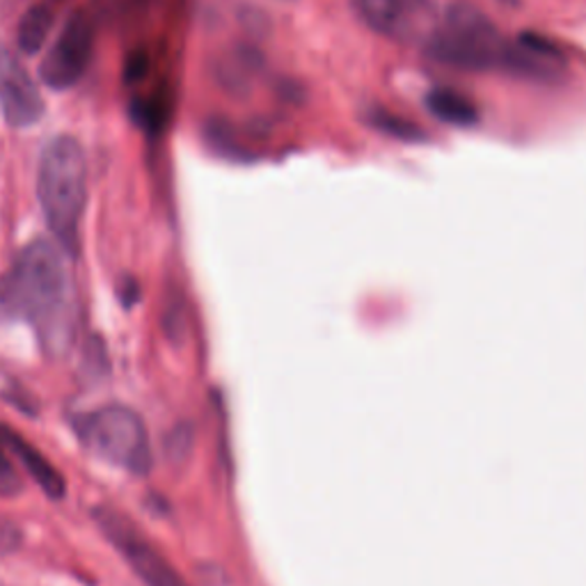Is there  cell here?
Segmentation results:
<instances>
[{
	"label": "cell",
	"instance_id": "obj_1",
	"mask_svg": "<svg viewBox=\"0 0 586 586\" xmlns=\"http://www.w3.org/2000/svg\"><path fill=\"white\" fill-rule=\"evenodd\" d=\"M64 254L58 243L37 239L0 282L3 303L32 323L51 355L67 353L73 337V284Z\"/></svg>",
	"mask_w": 586,
	"mask_h": 586
},
{
	"label": "cell",
	"instance_id": "obj_2",
	"mask_svg": "<svg viewBox=\"0 0 586 586\" xmlns=\"http://www.w3.org/2000/svg\"><path fill=\"white\" fill-rule=\"evenodd\" d=\"M37 198L55 243L73 256L88 204V159L77 138L55 135L44 144L37 165Z\"/></svg>",
	"mask_w": 586,
	"mask_h": 586
},
{
	"label": "cell",
	"instance_id": "obj_3",
	"mask_svg": "<svg viewBox=\"0 0 586 586\" xmlns=\"http://www.w3.org/2000/svg\"><path fill=\"white\" fill-rule=\"evenodd\" d=\"M508 40L495 23L469 6H452L426 40V55L461 71H491L504 67Z\"/></svg>",
	"mask_w": 586,
	"mask_h": 586
},
{
	"label": "cell",
	"instance_id": "obj_4",
	"mask_svg": "<svg viewBox=\"0 0 586 586\" xmlns=\"http://www.w3.org/2000/svg\"><path fill=\"white\" fill-rule=\"evenodd\" d=\"M77 433L92 456L110 465L138 476L146 474L152 467V449L144 422L138 413L120 406V403L97 408L79 420Z\"/></svg>",
	"mask_w": 586,
	"mask_h": 586
},
{
	"label": "cell",
	"instance_id": "obj_5",
	"mask_svg": "<svg viewBox=\"0 0 586 586\" xmlns=\"http://www.w3.org/2000/svg\"><path fill=\"white\" fill-rule=\"evenodd\" d=\"M94 521L146 586H189L159 549L115 508H97Z\"/></svg>",
	"mask_w": 586,
	"mask_h": 586
},
{
	"label": "cell",
	"instance_id": "obj_6",
	"mask_svg": "<svg viewBox=\"0 0 586 586\" xmlns=\"http://www.w3.org/2000/svg\"><path fill=\"white\" fill-rule=\"evenodd\" d=\"M94 49L92 19L83 12H73L60 30L55 44L49 49L40 64V79L51 90L64 92L77 85L90 67Z\"/></svg>",
	"mask_w": 586,
	"mask_h": 586
},
{
	"label": "cell",
	"instance_id": "obj_7",
	"mask_svg": "<svg viewBox=\"0 0 586 586\" xmlns=\"http://www.w3.org/2000/svg\"><path fill=\"white\" fill-rule=\"evenodd\" d=\"M44 97L14 51L0 47V113L12 129H30L44 118Z\"/></svg>",
	"mask_w": 586,
	"mask_h": 586
},
{
	"label": "cell",
	"instance_id": "obj_8",
	"mask_svg": "<svg viewBox=\"0 0 586 586\" xmlns=\"http://www.w3.org/2000/svg\"><path fill=\"white\" fill-rule=\"evenodd\" d=\"M564 53L557 42L538 32H521L516 42H508L502 71L525 81H557L564 69Z\"/></svg>",
	"mask_w": 586,
	"mask_h": 586
},
{
	"label": "cell",
	"instance_id": "obj_9",
	"mask_svg": "<svg viewBox=\"0 0 586 586\" xmlns=\"http://www.w3.org/2000/svg\"><path fill=\"white\" fill-rule=\"evenodd\" d=\"M0 435H3L8 449L21 461V465L37 482V486L47 493V497L62 499L67 484H64V476L51 465V461L40 449H34L32 445H28L26 440L21 435H17L12 428L0 426Z\"/></svg>",
	"mask_w": 586,
	"mask_h": 586
},
{
	"label": "cell",
	"instance_id": "obj_10",
	"mask_svg": "<svg viewBox=\"0 0 586 586\" xmlns=\"http://www.w3.org/2000/svg\"><path fill=\"white\" fill-rule=\"evenodd\" d=\"M353 6L364 26L390 40L406 34L415 14L408 0H353Z\"/></svg>",
	"mask_w": 586,
	"mask_h": 586
},
{
	"label": "cell",
	"instance_id": "obj_11",
	"mask_svg": "<svg viewBox=\"0 0 586 586\" xmlns=\"http://www.w3.org/2000/svg\"><path fill=\"white\" fill-rule=\"evenodd\" d=\"M426 110L440 124L454 129H474L479 124V110L474 101L452 88H433L426 99Z\"/></svg>",
	"mask_w": 586,
	"mask_h": 586
},
{
	"label": "cell",
	"instance_id": "obj_12",
	"mask_svg": "<svg viewBox=\"0 0 586 586\" xmlns=\"http://www.w3.org/2000/svg\"><path fill=\"white\" fill-rule=\"evenodd\" d=\"M262 55L252 47H239L225 60H220L218 81L228 92L245 94L250 90L252 77L262 69Z\"/></svg>",
	"mask_w": 586,
	"mask_h": 586
},
{
	"label": "cell",
	"instance_id": "obj_13",
	"mask_svg": "<svg viewBox=\"0 0 586 586\" xmlns=\"http://www.w3.org/2000/svg\"><path fill=\"white\" fill-rule=\"evenodd\" d=\"M55 23V12L49 3H40V6H32L19 21L17 28V47L23 55H37L53 30Z\"/></svg>",
	"mask_w": 586,
	"mask_h": 586
},
{
	"label": "cell",
	"instance_id": "obj_14",
	"mask_svg": "<svg viewBox=\"0 0 586 586\" xmlns=\"http://www.w3.org/2000/svg\"><path fill=\"white\" fill-rule=\"evenodd\" d=\"M366 124H370V129H374L376 133L392 138L396 142L417 144V142L428 140L426 131L417 122L403 118V115H396V113H390V110L385 108H372L370 113H366Z\"/></svg>",
	"mask_w": 586,
	"mask_h": 586
},
{
	"label": "cell",
	"instance_id": "obj_15",
	"mask_svg": "<svg viewBox=\"0 0 586 586\" xmlns=\"http://www.w3.org/2000/svg\"><path fill=\"white\" fill-rule=\"evenodd\" d=\"M131 120L150 135H156L163 131L168 122V101L165 97H138L129 105Z\"/></svg>",
	"mask_w": 586,
	"mask_h": 586
},
{
	"label": "cell",
	"instance_id": "obj_16",
	"mask_svg": "<svg viewBox=\"0 0 586 586\" xmlns=\"http://www.w3.org/2000/svg\"><path fill=\"white\" fill-rule=\"evenodd\" d=\"M21 493V476L10 461V449L6 445L3 435H0V495L14 497Z\"/></svg>",
	"mask_w": 586,
	"mask_h": 586
},
{
	"label": "cell",
	"instance_id": "obj_17",
	"mask_svg": "<svg viewBox=\"0 0 586 586\" xmlns=\"http://www.w3.org/2000/svg\"><path fill=\"white\" fill-rule=\"evenodd\" d=\"M146 71H150V53L142 51V49L129 53V58L124 62V81L131 85L140 83L146 77Z\"/></svg>",
	"mask_w": 586,
	"mask_h": 586
},
{
	"label": "cell",
	"instance_id": "obj_18",
	"mask_svg": "<svg viewBox=\"0 0 586 586\" xmlns=\"http://www.w3.org/2000/svg\"><path fill=\"white\" fill-rule=\"evenodd\" d=\"M138 296H140L138 282L133 277H124L122 284H120V299H122V303L129 307V305H133L138 301Z\"/></svg>",
	"mask_w": 586,
	"mask_h": 586
},
{
	"label": "cell",
	"instance_id": "obj_19",
	"mask_svg": "<svg viewBox=\"0 0 586 586\" xmlns=\"http://www.w3.org/2000/svg\"><path fill=\"white\" fill-rule=\"evenodd\" d=\"M408 3H411L415 10H420V8L426 6V0H408Z\"/></svg>",
	"mask_w": 586,
	"mask_h": 586
}]
</instances>
